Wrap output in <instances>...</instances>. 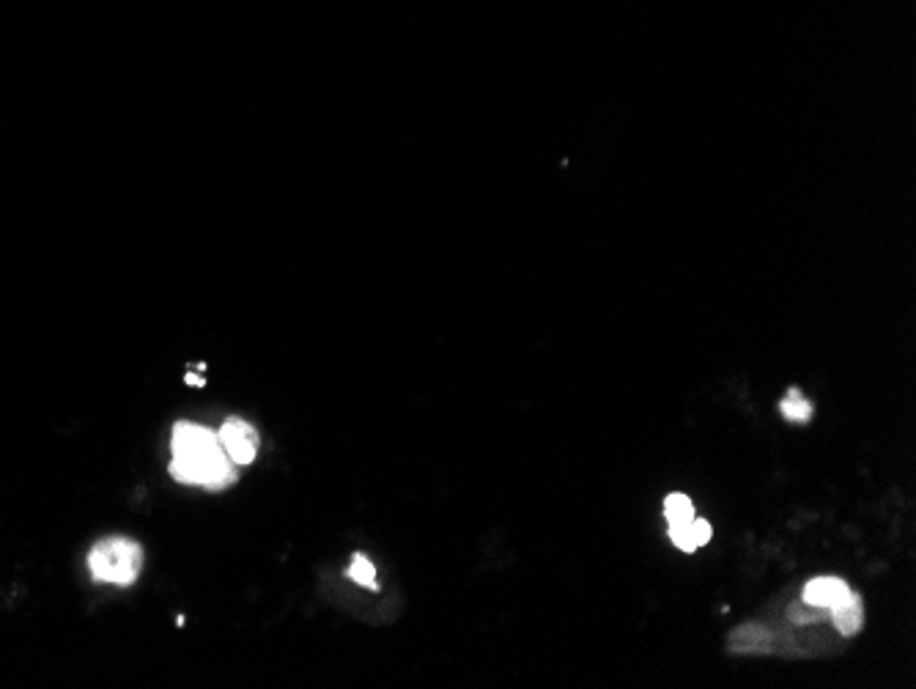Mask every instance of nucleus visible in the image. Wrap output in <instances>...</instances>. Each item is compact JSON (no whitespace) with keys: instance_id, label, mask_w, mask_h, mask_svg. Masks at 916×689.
Segmentation results:
<instances>
[{"instance_id":"obj_5","label":"nucleus","mask_w":916,"mask_h":689,"mask_svg":"<svg viewBox=\"0 0 916 689\" xmlns=\"http://www.w3.org/2000/svg\"><path fill=\"white\" fill-rule=\"evenodd\" d=\"M670 539L683 552L700 550L703 544L711 541V525L705 519H689L683 525H670Z\"/></svg>"},{"instance_id":"obj_2","label":"nucleus","mask_w":916,"mask_h":689,"mask_svg":"<svg viewBox=\"0 0 916 689\" xmlns=\"http://www.w3.org/2000/svg\"><path fill=\"white\" fill-rule=\"evenodd\" d=\"M88 569L96 582L132 585L143 569V547L138 541L124 539V536L99 541L88 555Z\"/></svg>"},{"instance_id":"obj_3","label":"nucleus","mask_w":916,"mask_h":689,"mask_svg":"<svg viewBox=\"0 0 916 689\" xmlns=\"http://www.w3.org/2000/svg\"><path fill=\"white\" fill-rule=\"evenodd\" d=\"M220 442H223V451L228 453V459L236 467H245L256 459L258 453V431L247 423V420L231 418L225 420L223 429H220Z\"/></svg>"},{"instance_id":"obj_9","label":"nucleus","mask_w":916,"mask_h":689,"mask_svg":"<svg viewBox=\"0 0 916 689\" xmlns=\"http://www.w3.org/2000/svg\"><path fill=\"white\" fill-rule=\"evenodd\" d=\"M354 582H360L365 588H371V591H379V582H376V569H373V563L365 555H354L352 566L346 571Z\"/></svg>"},{"instance_id":"obj_6","label":"nucleus","mask_w":916,"mask_h":689,"mask_svg":"<svg viewBox=\"0 0 916 689\" xmlns=\"http://www.w3.org/2000/svg\"><path fill=\"white\" fill-rule=\"evenodd\" d=\"M829 613H831L829 618L834 621V626L840 629L842 635H856V632L862 629V618H864L862 599H859V596H856L853 591L848 593L840 604H834Z\"/></svg>"},{"instance_id":"obj_7","label":"nucleus","mask_w":916,"mask_h":689,"mask_svg":"<svg viewBox=\"0 0 916 689\" xmlns=\"http://www.w3.org/2000/svg\"><path fill=\"white\" fill-rule=\"evenodd\" d=\"M779 410H782V415H785V418L793 420V423H807V420L812 418L810 399H807V396H804V393H801L799 388L788 390V396L782 399V404H779Z\"/></svg>"},{"instance_id":"obj_4","label":"nucleus","mask_w":916,"mask_h":689,"mask_svg":"<svg viewBox=\"0 0 916 689\" xmlns=\"http://www.w3.org/2000/svg\"><path fill=\"white\" fill-rule=\"evenodd\" d=\"M848 593H851V588H848V582L840 580V577H818V580L807 582V588H804V604H807V607L831 610V607L840 604Z\"/></svg>"},{"instance_id":"obj_10","label":"nucleus","mask_w":916,"mask_h":689,"mask_svg":"<svg viewBox=\"0 0 916 689\" xmlns=\"http://www.w3.org/2000/svg\"><path fill=\"white\" fill-rule=\"evenodd\" d=\"M187 382H190V385H203V379L195 377V374H190V377H187Z\"/></svg>"},{"instance_id":"obj_8","label":"nucleus","mask_w":916,"mask_h":689,"mask_svg":"<svg viewBox=\"0 0 916 689\" xmlns=\"http://www.w3.org/2000/svg\"><path fill=\"white\" fill-rule=\"evenodd\" d=\"M664 517H667V525H683V522L694 519L692 500L686 495H681V492H672V495L664 500Z\"/></svg>"},{"instance_id":"obj_1","label":"nucleus","mask_w":916,"mask_h":689,"mask_svg":"<svg viewBox=\"0 0 916 689\" xmlns=\"http://www.w3.org/2000/svg\"><path fill=\"white\" fill-rule=\"evenodd\" d=\"M171 475L176 481L206 489H223L234 484L236 464L223 451V442L206 426L176 423L173 429Z\"/></svg>"}]
</instances>
